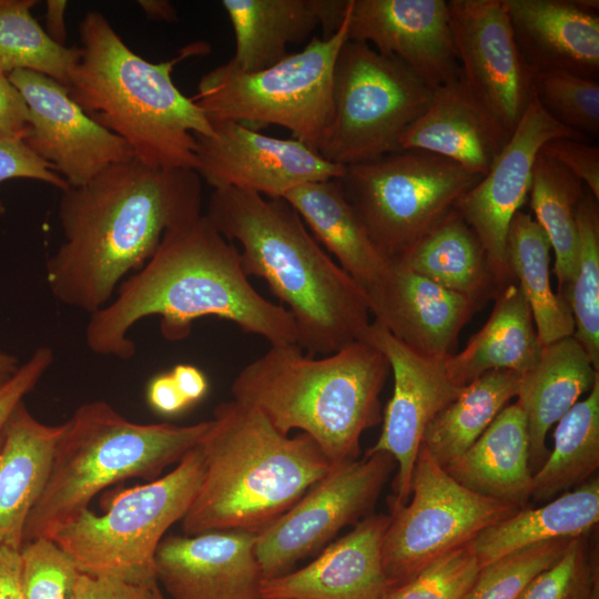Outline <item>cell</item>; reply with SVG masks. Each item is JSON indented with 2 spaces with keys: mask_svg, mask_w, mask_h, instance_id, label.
I'll return each instance as SVG.
<instances>
[{
  "mask_svg": "<svg viewBox=\"0 0 599 599\" xmlns=\"http://www.w3.org/2000/svg\"><path fill=\"white\" fill-rule=\"evenodd\" d=\"M63 242L45 263L61 303L89 315L155 253L164 234L202 215V179L193 169L115 163L61 192Z\"/></svg>",
  "mask_w": 599,
  "mask_h": 599,
  "instance_id": "6da1fadb",
  "label": "cell"
},
{
  "mask_svg": "<svg viewBox=\"0 0 599 599\" xmlns=\"http://www.w3.org/2000/svg\"><path fill=\"white\" fill-rule=\"evenodd\" d=\"M151 316H159L161 334L171 342L186 338L203 317L230 321L271 345L297 338L288 311L255 290L240 251L205 214L164 234L153 256L90 315L85 344L95 355L129 359L136 351L130 331Z\"/></svg>",
  "mask_w": 599,
  "mask_h": 599,
  "instance_id": "7a4b0ae2",
  "label": "cell"
},
{
  "mask_svg": "<svg viewBox=\"0 0 599 599\" xmlns=\"http://www.w3.org/2000/svg\"><path fill=\"white\" fill-rule=\"evenodd\" d=\"M205 216L238 243L247 276L263 278L291 314L296 344L311 356L358 342L370 324L364 291L324 252L283 197L224 187L213 190Z\"/></svg>",
  "mask_w": 599,
  "mask_h": 599,
  "instance_id": "3957f363",
  "label": "cell"
},
{
  "mask_svg": "<svg viewBox=\"0 0 599 599\" xmlns=\"http://www.w3.org/2000/svg\"><path fill=\"white\" fill-rule=\"evenodd\" d=\"M203 460L199 490L181 527L260 534L333 467L306 434H282L256 408L235 399L217 404L196 445Z\"/></svg>",
  "mask_w": 599,
  "mask_h": 599,
  "instance_id": "277c9868",
  "label": "cell"
},
{
  "mask_svg": "<svg viewBox=\"0 0 599 599\" xmlns=\"http://www.w3.org/2000/svg\"><path fill=\"white\" fill-rule=\"evenodd\" d=\"M79 31L82 53L71 73V99L124 140L141 163L195 170L194 134L211 135L212 123L171 74L180 60L200 52L201 44L152 63L134 53L99 11L87 12Z\"/></svg>",
  "mask_w": 599,
  "mask_h": 599,
  "instance_id": "5b68a950",
  "label": "cell"
},
{
  "mask_svg": "<svg viewBox=\"0 0 599 599\" xmlns=\"http://www.w3.org/2000/svg\"><path fill=\"white\" fill-rule=\"evenodd\" d=\"M389 370L386 357L362 341L321 358L295 343L277 344L240 370L231 393L282 434L308 435L335 466L357 459L362 434L382 422Z\"/></svg>",
  "mask_w": 599,
  "mask_h": 599,
  "instance_id": "8992f818",
  "label": "cell"
},
{
  "mask_svg": "<svg viewBox=\"0 0 599 599\" xmlns=\"http://www.w3.org/2000/svg\"><path fill=\"white\" fill-rule=\"evenodd\" d=\"M209 426L210 420L140 424L103 400L80 405L64 422L47 486L27 520L23 544L52 539L112 484L156 478L194 448Z\"/></svg>",
  "mask_w": 599,
  "mask_h": 599,
  "instance_id": "52a82bcc",
  "label": "cell"
},
{
  "mask_svg": "<svg viewBox=\"0 0 599 599\" xmlns=\"http://www.w3.org/2000/svg\"><path fill=\"white\" fill-rule=\"evenodd\" d=\"M347 29L346 12L332 37H314L300 52L257 72L220 64L200 79L191 99L210 122L232 121L253 130L280 125L318 152L333 122V72Z\"/></svg>",
  "mask_w": 599,
  "mask_h": 599,
  "instance_id": "ba28073f",
  "label": "cell"
},
{
  "mask_svg": "<svg viewBox=\"0 0 599 599\" xmlns=\"http://www.w3.org/2000/svg\"><path fill=\"white\" fill-rule=\"evenodd\" d=\"M202 475L195 446L163 477L123 490L101 515L81 511L52 539L82 573L155 585L156 549L189 510Z\"/></svg>",
  "mask_w": 599,
  "mask_h": 599,
  "instance_id": "9c48e42d",
  "label": "cell"
},
{
  "mask_svg": "<svg viewBox=\"0 0 599 599\" xmlns=\"http://www.w3.org/2000/svg\"><path fill=\"white\" fill-rule=\"evenodd\" d=\"M483 176L433 153L402 150L346 166L337 180L378 251L398 262Z\"/></svg>",
  "mask_w": 599,
  "mask_h": 599,
  "instance_id": "30bf717a",
  "label": "cell"
},
{
  "mask_svg": "<svg viewBox=\"0 0 599 599\" xmlns=\"http://www.w3.org/2000/svg\"><path fill=\"white\" fill-rule=\"evenodd\" d=\"M432 95L433 89L404 62L347 39L333 72L332 126L318 153L349 166L400 151L402 134Z\"/></svg>",
  "mask_w": 599,
  "mask_h": 599,
  "instance_id": "8fae6325",
  "label": "cell"
},
{
  "mask_svg": "<svg viewBox=\"0 0 599 599\" xmlns=\"http://www.w3.org/2000/svg\"><path fill=\"white\" fill-rule=\"evenodd\" d=\"M389 507L390 521L382 555L393 588L519 509L464 487L422 445L412 474L409 499Z\"/></svg>",
  "mask_w": 599,
  "mask_h": 599,
  "instance_id": "7c38bea8",
  "label": "cell"
},
{
  "mask_svg": "<svg viewBox=\"0 0 599 599\" xmlns=\"http://www.w3.org/2000/svg\"><path fill=\"white\" fill-rule=\"evenodd\" d=\"M396 463L386 453L333 466L272 525L256 535L263 579L287 572L337 532L372 514Z\"/></svg>",
  "mask_w": 599,
  "mask_h": 599,
  "instance_id": "4fadbf2b",
  "label": "cell"
},
{
  "mask_svg": "<svg viewBox=\"0 0 599 599\" xmlns=\"http://www.w3.org/2000/svg\"><path fill=\"white\" fill-rule=\"evenodd\" d=\"M211 123V135L194 138L195 171L213 190L236 187L284 197L297 186L339 179L345 172L346 166L294 138L270 136L232 121Z\"/></svg>",
  "mask_w": 599,
  "mask_h": 599,
  "instance_id": "5bb4252c",
  "label": "cell"
},
{
  "mask_svg": "<svg viewBox=\"0 0 599 599\" xmlns=\"http://www.w3.org/2000/svg\"><path fill=\"white\" fill-rule=\"evenodd\" d=\"M582 136L555 120L532 94L488 172L456 203L455 210L480 241L500 290L514 281L506 258V240L515 214L529 194L537 155L551 140Z\"/></svg>",
  "mask_w": 599,
  "mask_h": 599,
  "instance_id": "9a60e30c",
  "label": "cell"
},
{
  "mask_svg": "<svg viewBox=\"0 0 599 599\" xmlns=\"http://www.w3.org/2000/svg\"><path fill=\"white\" fill-rule=\"evenodd\" d=\"M379 351L388 361L394 389L382 417L380 435L367 453H386L396 465L389 506L407 502L414 465L423 435L434 417L461 392L449 377L446 357L417 353L373 322L361 339Z\"/></svg>",
  "mask_w": 599,
  "mask_h": 599,
  "instance_id": "2e32d148",
  "label": "cell"
},
{
  "mask_svg": "<svg viewBox=\"0 0 599 599\" xmlns=\"http://www.w3.org/2000/svg\"><path fill=\"white\" fill-rule=\"evenodd\" d=\"M461 77L510 138L531 98L532 72L516 43L501 0H450Z\"/></svg>",
  "mask_w": 599,
  "mask_h": 599,
  "instance_id": "e0dca14e",
  "label": "cell"
},
{
  "mask_svg": "<svg viewBox=\"0 0 599 599\" xmlns=\"http://www.w3.org/2000/svg\"><path fill=\"white\" fill-rule=\"evenodd\" d=\"M29 109L23 142L69 186H81L108 166L134 158L129 144L92 120L53 79L29 70L8 74Z\"/></svg>",
  "mask_w": 599,
  "mask_h": 599,
  "instance_id": "ac0fdd59",
  "label": "cell"
},
{
  "mask_svg": "<svg viewBox=\"0 0 599 599\" xmlns=\"http://www.w3.org/2000/svg\"><path fill=\"white\" fill-rule=\"evenodd\" d=\"M348 40L404 62L429 88L460 74L448 1L349 0Z\"/></svg>",
  "mask_w": 599,
  "mask_h": 599,
  "instance_id": "d6986e66",
  "label": "cell"
},
{
  "mask_svg": "<svg viewBox=\"0 0 599 599\" xmlns=\"http://www.w3.org/2000/svg\"><path fill=\"white\" fill-rule=\"evenodd\" d=\"M255 542L244 530L165 536L154 559L158 583L171 599H260Z\"/></svg>",
  "mask_w": 599,
  "mask_h": 599,
  "instance_id": "ffe728a7",
  "label": "cell"
},
{
  "mask_svg": "<svg viewBox=\"0 0 599 599\" xmlns=\"http://www.w3.org/2000/svg\"><path fill=\"white\" fill-rule=\"evenodd\" d=\"M365 295L375 322L417 353L439 358L453 354L460 329L478 307L396 262Z\"/></svg>",
  "mask_w": 599,
  "mask_h": 599,
  "instance_id": "44dd1931",
  "label": "cell"
},
{
  "mask_svg": "<svg viewBox=\"0 0 599 599\" xmlns=\"http://www.w3.org/2000/svg\"><path fill=\"white\" fill-rule=\"evenodd\" d=\"M389 521V515H368L305 567L263 580L260 597L383 599L393 588L382 555Z\"/></svg>",
  "mask_w": 599,
  "mask_h": 599,
  "instance_id": "7402d4cb",
  "label": "cell"
},
{
  "mask_svg": "<svg viewBox=\"0 0 599 599\" xmlns=\"http://www.w3.org/2000/svg\"><path fill=\"white\" fill-rule=\"evenodd\" d=\"M519 51L531 72L599 75L597 0H501Z\"/></svg>",
  "mask_w": 599,
  "mask_h": 599,
  "instance_id": "603a6c76",
  "label": "cell"
},
{
  "mask_svg": "<svg viewBox=\"0 0 599 599\" xmlns=\"http://www.w3.org/2000/svg\"><path fill=\"white\" fill-rule=\"evenodd\" d=\"M509 140L460 74L433 89L425 111L404 131L399 150H419L485 175Z\"/></svg>",
  "mask_w": 599,
  "mask_h": 599,
  "instance_id": "cb8c5ba5",
  "label": "cell"
},
{
  "mask_svg": "<svg viewBox=\"0 0 599 599\" xmlns=\"http://www.w3.org/2000/svg\"><path fill=\"white\" fill-rule=\"evenodd\" d=\"M64 423L37 419L22 402L10 417L0 447V545L21 549L30 512L52 468Z\"/></svg>",
  "mask_w": 599,
  "mask_h": 599,
  "instance_id": "d4e9b609",
  "label": "cell"
},
{
  "mask_svg": "<svg viewBox=\"0 0 599 599\" xmlns=\"http://www.w3.org/2000/svg\"><path fill=\"white\" fill-rule=\"evenodd\" d=\"M464 487L524 508L531 498L527 420L517 403L502 408L479 438L445 468Z\"/></svg>",
  "mask_w": 599,
  "mask_h": 599,
  "instance_id": "484cf974",
  "label": "cell"
},
{
  "mask_svg": "<svg viewBox=\"0 0 599 599\" xmlns=\"http://www.w3.org/2000/svg\"><path fill=\"white\" fill-rule=\"evenodd\" d=\"M598 377L599 370L573 336L542 346L537 363L521 374L516 403L527 420L531 470L548 456L549 429Z\"/></svg>",
  "mask_w": 599,
  "mask_h": 599,
  "instance_id": "4316f807",
  "label": "cell"
},
{
  "mask_svg": "<svg viewBox=\"0 0 599 599\" xmlns=\"http://www.w3.org/2000/svg\"><path fill=\"white\" fill-rule=\"evenodd\" d=\"M283 199L364 293L386 275L390 262L374 244L337 179L303 184Z\"/></svg>",
  "mask_w": 599,
  "mask_h": 599,
  "instance_id": "83f0119b",
  "label": "cell"
},
{
  "mask_svg": "<svg viewBox=\"0 0 599 599\" xmlns=\"http://www.w3.org/2000/svg\"><path fill=\"white\" fill-rule=\"evenodd\" d=\"M490 317L458 354L446 357L451 380L465 387L480 375L495 369L524 374L542 351L529 305L516 283L504 286L495 296Z\"/></svg>",
  "mask_w": 599,
  "mask_h": 599,
  "instance_id": "f1b7e54d",
  "label": "cell"
},
{
  "mask_svg": "<svg viewBox=\"0 0 599 599\" xmlns=\"http://www.w3.org/2000/svg\"><path fill=\"white\" fill-rule=\"evenodd\" d=\"M235 37L227 63L251 73L267 69L287 54L288 44L306 40L323 24L324 0H223Z\"/></svg>",
  "mask_w": 599,
  "mask_h": 599,
  "instance_id": "f546056e",
  "label": "cell"
},
{
  "mask_svg": "<svg viewBox=\"0 0 599 599\" xmlns=\"http://www.w3.org/2000/svg\"><path fill=\"white\" fill-rule=\"evenodd\" d=\"M599 521V479L590 478L545 505L524 507L471 541L480 567L519 548L586 536Z\"/></svg>",
  "mask_w": 599,
  "mask_h": 599,
  "instance_id": "4dcf8cb0",
  "label": "cell"
},
{
  "mask_svg": "<svg viewBox=\"0 0 599 599\" xmlns=\"http://www.w3.org/2000/svg\"><path fill=\"white\" fill-rule=\"evenodd\" d=\"M396 263L478 306L500 291L480 241L455 209Z\"/></svg>",
  "mask_w": 599,
  "mask_h": 599,
  "instance_id": "1f68e13d",
  "label": "cell"
},
{
  "mask_svg": "<svg viewBox=\"0 0 599 599\" xmlns=\"http://www.w3.org/2000/svg\"><path fill=\"white\" fill-rule=\"evenodd\" d=\"M550 250V242L537 221L529 213L518 211L509 225L506 258L529 305L542 346L575 333L569 304L551 287Z\"/></svg>",
  "mask_w": 599,
  "mask_h": 599,
  "instance_id": "d6a6232c",
  "label": "cell"
},
{
  "mask_svg": "<svg viewBox=\"0 0 599 599\" xmlns=\"http://www.w3.org/2000/svg\"><path fill=\"white\" fill-rule=\"evenodd\" d=\"M520 377L495 369L474 379L434 417L420 445L444 468L455 463L517 395Z\"/></svg>",
  "mask_w": 599,
  "mask_h": 599,
  "instance_id": "836d02e7",
  "label": "cell"
},
{
  "mask_svg": "<svg viewBox=\"0 0 599 599\" xmlns=\"http://www.w3.org/2000/svg\"><path fill=\"white\" fill-rule=\"evenodd\" d=\"M554 447L532 474L531 498L549 501L587 480L599 467V377L586 399L557 423Z\"/></svg>",
  "mask_w": 599,
  "mask_h": 599,
  "instance_id": "e575fe53",
  "label": "cell"
},
{
  "mask_svg": "<svg viewBox=\"0 0 599 599\" xmlns=\"http://www.w3.org/2000/svg\"><path fill=\"white\" fill-rule=\"evenodd\" d=\"M583 186L582 182L567 169L539 152L531 173L530 204L534 219L546 233L554 250L557 294L564 300L578 266L579 237L576 211L586 192Z\"/></svg>",
  "mask_w": 599,
  "mask_h": 599,
  "instance_id": "d590c367",
  "label": "cell"
},
{
  "mask_svg": "<svg viewBox=\"0 0 599 599\" xmlns=\"http://www.w3.org/2000/svg\"><path fill=\"white\" fill-rule=\"evenodd\" d=\"M35 0H0V70H29L65 88L81 57V48L60 45L31 13Z\"/></svg>",
  "mask_w": 599,
  "mask_h": 599,
  "instance_id": "8d00e7d4",
  "label": "cell"
},
{
  "mask_svg": "<svg viewBox=\"0 0 599 599\" xmlns=\"http://www.w3.org/2000/svg\"><path fill=\"white\" fill-rule=\"evenodd\" d=\"M588 191L578 203L576 220L579 237L578 266L567 294L573 323V337L599 370V212Z\"/></svg>",
  "mask_w": 599,
  "mask_h": 599,
  "instance_id": "74e56055",
  "label": "cell"
},
{
  "mask_svg": "<svg viewBox=\"0 0 599 599\" xmlns=\"http://www.w3.org/2000/svg\"><path fill=\"white\" fill-rule=\"evenodd\" d=\"M532 94L560 124L583 135L599 134V82L570 72H532Z\"/></svg>",
  "mask_w": 599,
  "mask_h": 599,
  "instance_id": "f35d334b",
  "label": "cell"
},
{
  "mask_svg": "<svg viewBox=\"0 0 599 599\" xmlns=\"http://www.w3.org/2000/svg\"><path fill=\"white\" fill-rule=\"evenodd\" d=\"M569 541L538 542L485 565L464 599H518L538 573L560 558Z\"/></svg>",
  "mask_w": 599,
  "mask_h": 599,
  "instance_id": "ab89813d",
  "label": "cell"
},
{
  "mask_svg": "<svg viewBox=\"0 0 599 599\" xmlns=\"http://www.w3.org/2000/svg\"><path fill=\"white\" fill-rule=\"evenodd\" d=\"M586 536L570 539L560 558L538 573L518 599L599 598L598 555Z\"/></svg>",
  "mask_w": 599,
  "mask_h": 599,
  "instance_id": "60d3db41",
  "label": "cell"
},
{
  "mask_svg": "<svg viewBox=\"0 0 599 599\" xmlns=\"http://www.w3.org/2000/svg\"><path fill=\"white\" fill-rule=\"evenodd\" d=\"M24 599H74L81 576L72 557L53 539L37 538L20 549Z\"/></svg>",
  "mask_w": 599,
  "mask_h": 599,
  "instance_id": "b9f144b4",
  "label": "cell"
},
{
  "mask_svg": "<svg viewBox=\"0 0 599 599\" xmlns=\"http://www.w3.org/2000/svg\"><path fill=\"white\" fill-rule=\"evenodd\" d=\"M471 541L432 561L383 599H464L481 568Z\"/></svg>",
  "mask_w": 599,
  "mask_h": 599,
  "instance_id": "7bdbcfd3",
  "label": "cell"
},
{
  "mask_svg": "<svg viewBox=\"0 0 599 599\" xmlns=\"http://www.w3.org/2000/svg\"><path fill=\"white\" fill-rule=\"evenodd\" d=\"M10 179H31L50 184L61 192L68 182L35 155L23 141L0 136V184ZM6 212L0 199V216Z\"/></svg>",
  "mask_w": 599,
  "mask_h": 599,
  "instance_id": "ee69618b",
  "label": "cell"
},
{
  "mask_svg": "<svg viewBox=\"0 0 599 599\" xmlns=\"http://www.w3.org/2000/svg\"><path fill=\"white\" fill-rule=\"evenodd\" d=\"M50 347H38L31 356L20 365L17 373L0 387V447L7 424L16 408L40 382L53 363Z\"/></svg>",
  "mask_w": 599,
  "mask_h": 599,
  "instance_id": "f6af8a7d",
  "label": "cell"
},
{
  "mask_svg": "<svg viewBox=\"0 0 599 599\" xmlns=\"http://www.w3.org/2000/svg\"><path fill=\"white\" fill-rule=\"evenodd\" d=\"M540 153L558 162L579 179L599 200V148L576 139H555L547 142Z\"/></svg>",
  "mask_w": 599,
  "mask_h": 599,
  "instance_id": "bcb514c9",
  "label": "cell"
},
{
  "mask_svg": "<svg viewBox=\"0 0 599 599\" xmlns=\"http://www.w3.org/2000/svg\"><path fill=\"white\" fill-rule=\"evenodd\" d=\"M74 599H164L159 583L142 585L81 573Z\"/></svg>",
  "mask_w": 599,
  "mask_h": 599,
  "instance_id": "7dc6e473",
  "label": "cell"
},
{
  "mask_svg": "<svg viewBox=\"0 0 599 599\" xmlns=\"http://www.w3.org/2000/svg\"><path fill=\"white\" fill-rule=\"evenodd\" d=\"M29 131V109L18 88L0 70V136L23 141Z\"/></svg>",
  "mask_w": 599,
  "mask_h": 599,
  "instance_id": "c3c4849f",
  "label": "cell"
},
{
  "mask_svg": "<svg viewBox=\"0 0 599 599\" xmlns=\"http://www.w3.org/2000/svg\"><path fill=\"white\" fill-rule=\"evenodd\" d=\"M146 400L154 412L164 416L177 415L190 407L170 372L152 377L146 387Z\"/></svg>",
  "mask_w": 599,
  "mask_h": 599,
  "instance_id": "681fc988",
  "label": "cell"
},
{
  "mask_svg": "<svg viewBox=\"0 0 599 599\" xmlns=\"http://www.w3.org/2000/svg\"><path fill=\"white\" fill-rule=\"evenodd\" d=\"M0 599H24L20 550L0 545Z\"/></svg>",
  "mask_w": 599,
  "mask_h": 599,
  "instance_id": "f907efd6",
  "label": "cell"
},
{
  "mask_svg": "<svg viewBox=\"0 0 599 599\" xmlns=\"http://www.w3.org/2000/svg\"><path fill=\"white\" fill-rule=\"evenodd\" d=\"M179 390L190 404L201 400L209 389L205 374L194 365L177 364L170 372Z\"/></svg>",
  "mask_w": 599,
  "mask_h": 599,
  "instance_id": "816d5d0a",
  "label": "cell"
},
{
  "mask_svg": "<svg viewBox=\"0 0 599 599\" xmlns=\"http://www.w3.org/2000/svg\"><path fill=\"white\" fill-rule=\"evenodd\" d=\"M65 0H48L45 11V32L58 44L65 45Z\"/></svg>",
  "mask_w": 599,
  "mask_h": 599,
  "instance_id": "f5cc1de1",
  "label": "cell"
},
{
  "mask_svg": "<svg viewBox=\"0 0 599 599\" xmlns=\"http://www.w3.org/2000/svg\"><path fill=\"white\" fill-rule=\"evenodd\" d=\"M138 4L151 20L174 22L177 20V12L174 6L167 0H139Z\"/></svg>",
  "mask_w": 599,
  "mask_h": 599,
  "instance_id": "db71d44e",
  "label": "cell"
},
{
  "mask_svg": "<svg viewBox=\"0 0 599 599\" xmlns=\"http://www.w3.org/2000/svg\"><path fill=\"white\" fill-rule=\"evenodd\" d=\"M18 358L0 349V387H2L18 370Z\"/></svg>",
  "mask_w": 599,
  "mask_h": 599,
  "instance_id": "11a10c76",
  "label": "cell"
},
{
  "mask_svg": "<svg viewBox=\"0 0 599 599\" xmlns=\"http://www.w3.org/2000/svg\"><path fill=\"white\" fill-rule=\"evenodd\" d=\"M260 599H266V598H260ZM270 599H297V598H270Z\"/></svg>",
  "mask_w": 599,
  "mask_h": 599,
  "instance_id": "9f6ffc18",
  "label": "cell"
},
{
  "mask_svg": "<svg viewBox=\"0 0 599 599\" xmlns=\"http://www.w3.org/2000/svg\"><path fill=\"white\" fill-rule=\"evenodd\" d=\"M596 599H599V598H596Z\"/></svg>",
  "mask_w": 599,
  "mask_h": 599,
  "instance_id": "6f0895ef",
  "label": "cell"
}]
</instances>
